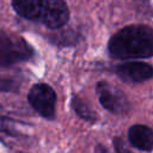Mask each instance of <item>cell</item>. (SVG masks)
Segmentation results:
<instances>
[{
  "label": "cell",
  "instance_id": "6da1fadb",
  "mask_svg": "<svg viewBox=\"0 0 153 153\" xmlns=\"http://www.w3.org/2000/svg\"><path fill=\"white\" fill-rule=\"evenodd\" d=\"M109 51L121 60L153 56V30L146 25L126 26L111 37Z\"/></svg>",
  "mask_w": 153,
  "mask_h": 153
},
{
  "label": "cell",
  "instance_id": "7a4b0ae2",
  "mask_svg": "<svg viewBox=\"0 0 153 153\" xmlns=\"http://www.w3.org/2000/svg\"><path fill=\"white\" fill-rule=\"evenodd\" d=\"M12 5L22 17L50 29H59L68 20L69 13L63 0H12Z\"/></svg>",
  "mask_w": 153,
  "mask_h": 153
},
{
  "label": "cell",
  "instance_id": "3957f363",
  "mask_svg": "<svg viewBox=\"0 0 153 153\" xmlns=\"http://www.w3.org/2000/svg\"><path fill=\"white\" fill-rule=\"evenodd\" d=\"M32 55V48L20 36L0 32V66H11L29 60Z\"/></svg>",
  "mask_w": 153,
  "mask_h": 153
},
{
  "label": "cell",
  "instance_id": "277c9868",
  "mask_svg": "<svg viewBox=\"0 0 153 153\" xmlns=\"http://www.w3.org/2000/svg\"><path fill=\"white\" fill-rule=\"evenodd\" d=\"M96 91L100 104L109 111L122 115L129 110V103L123 92L106 81H99L96 86Z\"/></svg>",
  "mask_w": 153,
  "mask_h": 153
},
{
  "label": "cell",
  "instance_id": "5b68a950",
  "mask_svg": "<svg viewBox=\"0 0 153 153\" xmlns=\"http://www.w3.org/2000/svg\"><path fill=\"white\" fill-rule=\"evenodd\" d=\"M29 103L31 106L43 117L45 118H54L55 116V103L56 96L54 90L45 85V84H37L35 85L27 96Z\"/></svg>",
  "mask_w": 153,
  "mask_h": 153
},
{
  "label": "cell",
  "instance_id": "8992f818",
  "mask_svg": "<svg viewBox=\"0 0 153 153\" xmlns=\"http://www.w3.org/2000/svg\"><path fill=\"white\" fill-rule=\"evenodd\" d=\"M116 73L127 82H141L153 76V68L145 62H127L120 65Z\"/></svg>",
  "mask_w": 153,
  "mask_h": 153
},
{
  "label": "cell",
  "instance_id": "52a82bcc",
  "mask_svg": "<svg viewBox=\"0 0 153 153\" xmlns=\"http://www.w3.org/2000/svg\"><path fill=\"white\" fill-rule=\"evenodd\" d=\"M128 139L130 143L142 151L153 149V129L147 126L136 124L128 130Z\"/></svg>",
  "mask_w": 153,
  "mask_h": 153
},
{
  "label": "cell",
  "instance_id": "ba28073f",
  "mask_svg": "<svg viewBox=\"0 0 153 153\" xmlns=\"http://www.w3.org/2000/svg\"><path fill=\"white\" fill-rule=\"evenodd\" d=\"M72 106H73V109L75 110V112H76L80 117H82L84 120H86V121H94V120H96L94 112H93L85 103H82L80 98H78V97H76V98H73V100H72Z\"/></svg>",
  "mask_w": 153,
  "mask_h": 153
},
{
  "label": "cell",
  "instance_id": "9c48e42d",
  "mask_svg": "<svg viewBox=\"0 0 153 153\" xmlns=\"http://www.w3.org/2000/svg\"><path fill=\"white\" fill-rule=\"evenodd\" d=\"M18 87V82L14 79L5 78L0 75V91H14Z\"/></svg>",
  "mask_w": 153,
  "mask_h": 153
},
{
  "label": "cell",
  "instance_id": "30bf717a",
  "mask_svg": "<svg viewBox=\"0 0 153 153\" xmlns=\"http://www.w3.org/2000/svg\"><path fill=\"white\" fill-rule=\"evenodd\" d=\"M114 146H115V151L116 153H131L128 147L126 146V143L120 139V137H116L114 140Z\"/></svg>",
  "mask_w": 153,
  "mask_h": 153
},
{
  "label": "cell",
  "instance_id": "8fae6325",
  "mask_svg": "<svg viewBox=\"0 0 153 153\" xmlns=\"http://www.w3.org/2000/svg\"><path fill=\"white\" fill-rule=\"evenodd\" d=\"M139 1H142V0H139Z\"/></svg>",
  "mask_w": 153,
  "mask_h": 153
}]
</instances>
